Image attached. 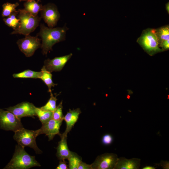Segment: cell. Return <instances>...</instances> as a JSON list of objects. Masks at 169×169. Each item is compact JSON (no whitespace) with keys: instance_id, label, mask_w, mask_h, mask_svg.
Listing matches in <instances>:
<instances>
[{"instance_id":"obj_1","label":"cell","mask_w":169,"mask_h":169,"mask_svg":"<svg viewBox=\"0 0 169 169\" xmlns=\"http://www.w3.org/2000/svg\"><path fill=\"white\" fill-rule=\"evenodd\" d=\"M40 27V31L37 36L40 37L42 53L46 55L49 51L52 50L54 44L65 40L66 32L69 28L66 25L63 27L49 28L43 23H41Z\"/></svg>"},{"instance_id":"obj_2","label":"cell","mask_w":169,"mask_h":169,"mask_svg":"<svg viewBox=\"0 0 169 169\" xmlns=\"http://www.w3.org/2000/svg\"><path fill=\"white\" fill-rule=\"evenodd\" d=\"M34 156L28 154L24 147L19 145H16L13 156L4 169H28L34 166H40Z\"/></svg>"},{"instance_id":"obj_3","label":"cell","mask_w":169,"mask_h":169,"mask_svg":"<svg viewBox=\"0 0 169 169\" xmlns=\"http://www.w3.org/2000/svg\"><path fill=\"white\" fill-rule=\"evenodd\" d=\"M17 17L19 19L20 25L17 29L13 30L11 34H19L25 36L34 31L39 25L41 18L38 15L33 16L24 9H19Z\"/></svg>"},{"instance_id":"obj_4","label":"cell","mask_w":169,"mask_h":169,"mask_svg":"<svg viewBox=\"0 0 169 169\" xmlns=\"http://www.w3.org/2000/svg\"><path fill=\"white\" fill-rule=\"evenodd\" d=\"M39 135L38 129L30 130L23 127L14 132L13 138L18 144L22 147L28 146L33 149L36 153L40 154L42 151L37 146L36 142V138Z\"/></svg>"},{"instance_id":"obj_5","label":"cell","mask_w":169,"mask_h":169,"mask_svg":"<svg viewBox=\"0 0 169 169\" xmlns=\"http://www.w3.org/2000/svg\"><path fill=\"white\" fill-rule=\"evenodd\" d=\"M137 42L150 54L162 51L159 47L155 29L148 28L144 30Z\"/></svg>"},{"instance_id":"obj_6","label":"cell","mask_w":169,"mask_h":169,"mask_svg":"<svg viewBox=\"0 0 169 169\" xmlns=\"http://www.w3.org/2000/svg\"><path fill=\"white\" fill-rule=\"evenodd\" d=\"M0 128L5 130L15 132L23 128V126L21 119L10 111L0 109Z\"/></svg>"},{"instance_id":"obj_7","label":"cell","mask_w":169,"mask_h":169,"mask_svg":"<svg viewBox=\"0 0 169 169\" xmlns=\"http://www.w3.org/2000/svg\"><path fill=\"white\" fill-rule=\"evenodd\" d=\"M41 41L37 36H32L29 34L18 39L17 44L21 51L28 57L33 55L35 51L41 47Z\"/></svg>"},{"instance_id":"obj_8","label":"cell","mask_w":169,"mask_h":169,"mask_svg":"<svg viewBox=\"0 0 169 169\" xmlns=\"http://www.w3.org/2000/svg\"><path fill=\"white\" fill-rule=\"evenodd\" d=\"M40 12L41 18L43 19L49 28H53L57 24L60 17L56 6L48 3L43 6Z\"/></svg>"},{"instance_id":"obj_9","label":"cell","mask_w":169,"mask_h":169,"mask_svg":"<svg viewBox=\"0 0 169 169\" xmlns=\"http://www.w3.org/2000/svg\"><path fill=\"white\" fill-rule=\"evenodd\" d=\"M118 158L115 153H104L98 156L91 164L92 169H114Z\"/></svg>"},{"instance_id":"obj_10","label":"cell","mask_w":169,"mask_h":169,"mask_svg":"<svg viewBox=\"0 0 169 169\" xmlns=\"http://www.w3.org/2000/svg\"><path fill=\"white\" fill-rule=\"evenodd\" d=\"M35 108L33 103L25 101L5 109L13 113L18 118L21 119L24 117H31L34 118V116H36Z\"/></svg>"},{"instance_id":"obj_11","label":"cell","mask_w":169,"mask_h":169,"mask_svg":"<svg viewBox=\"0 0 169 169\" xmlns=\"http://www.w3.org/2000/svg\"><path fill=\"white\" fill-rule=\"evenodd\" d=\"M72 56V54L70 53L64 56L56 57L51 59H47L44 60V66L46 69L50 73L60 71Z\"/></svg>"},{"instance_id":"obj_12","label":"cell","mask_w":169,"mask_h":169,"mask_svg":"<svg viewBox=\"0 0 169 169\" xmlns=\"http://www.w3.org/2000/svg\"><path fill=\"white\" fill-rule=\"evenodd\" d=\"M63 121L51 119L42 125L40 128L38 129L39 135L45 134L48 137L49 141L52 140L56 135L59 136L60 135L59 129Z\"/></svg>"},{"instance_id":"obj_13","label":"cell","mask_w":169,"mask_h":169,"mask_svg":"<svg viewBox=\"0 0 169 169\" xmlns=\"http://www.w3.org/2000/svg\"><path fill=\"white\" fill-rule=\"evenodd\" d=\"M141 159L134 158L127 159L123 157L118 158L114 169H139Z\"/></svg>"},{"instance_id":"obj_14","label":"cell","mask_w":169,"mask_h":169,"mask_svg":"<svg viewBox=\"0 0 169 169\" xmlns=\"http://www.w3.org/2000/svg\"><path fill=\"white\" fill-rule=\"evenodd\" d=\"M81 113V111L79 108L72 110L69 109L64 118V120L66 122V127L65 131L62 134L63 135L67 136L68 133L77 121Z\"/></svg>"},{"instance_id":"obj_15","label":"cell","mask_w":169,"mask_h":169,"mask_svg":"<svg viewBox=\"0 0 169 169\" xmlns=\"http://www.w3.org/2000/svg\"><path fill=\"white\" fill-rule=\"evenodd\" d=\"M59 136L61 138V140L58 142L56 148V156L59 160L68 159L71 151L69 150L67 145V136L61 133Z\"/></svg>"},{"instance_id":"obj_16","label":"cell","mask_w":169,"mask_h":169,"mask_svg":"<svg viewBox=\"0 0 169 169\" xmlns=\"http://www.w3.org/2000/svg\"><path fill=\"white\" fill-rule=\"evenodd\" d=\"M38 2L35 0L27 1L23 4V9L33 16H36L38 12L41 10L43 6L42 4H39Z\"/></svg>"},{"instance_id":"obj_17","label":"cell","mask_w":169,"mask_h":169,"mask_svg":"<svg viewBox=\"0 0 169 169\" xmlns=\"http://www.w3.org/2000/svg\"><path fill=\"white\" fill-rule=\"evenodd\" d=\"M18 12V10H17L12 13L7 18L3 19L5 24L8 27L13 28V30L18 29L20 25L19 19L17 17Z\"/></svg>"},{"instance_id":"obj_18","label":"cell","mask_w":169,"mask_h":169,"mask_svg":"<svg viewBox=\"0 0 169 169\" xmlns=\"http://www.w3.org/2000/svg\"><path fill=\"white\" fill-rule=\"evenodd\" d=\"M42 74L40 77L43 82L45 83L48 88V91L50 93L52 92L51 88L56 85L57 84L54 83L52 80V75L51 73L47 71L44 66L41 69Z\"/></svg>"},{"instance_id":"obj_19","label":"cell","mask_w":169,"mask_h":169,"mask_svg":"<svg viewBox=\"0 0 169 169\" xmlns=\"http://www.w3.org/2000/svg\"><path fill=\"white\" fill-rule=\"evenodd\" d=\"M42 72L35 71L30 69H27L18 73L13 74L14 78L40 79Z\"/></svg>"},{"instance_id":"obj_20","label":"cell","mask_w":169,"mask_h":169,"mask_svg":"<svg viewBox=\"0 0 169 169\" xmlns=\"http://www.w3.org/2000/svg\"><path fill=\"white\" fill-rule=\"evenodd\" d=\"M35 113L42 125L44 124L52 119L53 112L44 110L40 108L36 107Z\"/></svg>"},{"instance_id":"obj_21","label":"cell","mask_w":169,"mask_h":169,"mask_svg":"<svg viewBox=\"0 0 169 169\" xmlns=\"http://www.w3.org/2000/svg\"><path fill=\"white\" fill-rule=\"evenodd\" d=\"M159 45L163 41L169 40V27L164 26L156 29Z\"/></svg>"},{"instance_id":"obj_22","label":"cell","mask_w":169,"mask_h":169,"mask_svg":"<svg viewBox=\"0 0 169 169\" xmlns=\"http://www.w3.org/2000/svg\"><path fill=\"white\" fill-rule=\"evenodd\" d=\"M67 160L69 161L68 168L69 169H78L80 162L82 161V158L80 156L71 151Z\"/></svg>"},{"instance_id":"obj_23","label":"cell","mask_w":169,"mask_h":169,"mask_svg":"<svg viewBox=\"0 0 169 169\" xmlns=\"http://www.w3.org/2000/svg\"><path fill=\"white\" fill-rule=\"evenodd\" d=\"M19 5V4L17 2L14 3H4L3 5L2 17H8L13 12H16V8Z\"/></svg>"},{"instance_id":"obj_24","label":"cell","mask_w":169,"mask_h":169,"mask_svg":"<svg viewBox=\"0 0 169 169\" xmlns=\"http://www.w3.org/2000/svg\"><path fill=\"white\" fill-rule=\"evenodd\" d=\"M50 93L49 99L46 104L40 108L45 111L53 112L56 108V102L57 100L56 96H54L52 92Z\"/></svg>"},{"instance_id":"obj_25","label":"cell","mask_w":169,"mask_h":169,"mask_svg":"<svg viewBox=\"0 0 169 169\" xmlns=\"http://www.w3.org/2000/svg\"><path fill=\"white\" fill-rule=\"evenodd\" d=\"M63 102L62 101L53 112L52 119L56 120H64V116L63 114Z\"/></svg>"},{"instance_id":"obj_26","label":"cell","mask_w":169,"mask_h":169,"mask_svg":"<svg viewBox=\"0 0 169 169\" xmlns=\"http://www.w3.org/2000/svg\"><path fill=\"white\" fill-rule=\"evenodd\" d=\"M113 141V138L112 136L109 134H106L103 136L102 139V143L106 145L110 144Z\"/></svg>"},{"instance_id":"obj_27","label":"cell","mask_w":169,"mask_h":169,"mask_svg":"<svg viewBox=\"0 0 169 169\" xmlns=\"http://www.w3.org/2000/svg\"><path fill=\"white\" fill-rule=\"evenodd\" d=\"M56 169H69L68 165L65 160H60L59 164L56 168Z\"/></svg>"},{"instance_id":"obj_28","label":"cell","mask_w":169,"mask_h":169,"mask_svg":"<svg viewBox=\"0 0 169 169\" xmlns=\"http://www.w3.org/2000/svg\"><path fill=\"white\" fill-rule=\"evenodd\" d=\"M78 169H92L91 164H88L81 161L79 163Z\"/></svg>"},{"instance_id":"obj_29","label":"cell","mask_w":169,"mask_h":169,"mask_svg":"<svg viewBox=\"0 0 169 169\" xmlns=\"http://www.w3.org/2000/svg\"><path fill=\"white\" fill-rule=\"evenodd\" d=\"M169 40H165L162 42L159 45L162 47L163 49H168L169 48Z\"/></svg>"},{"instance_id":"obj_30","label":"cell","mask_w":169,"mask_h":169,"mask_svg":"<svg viewBox=\"0 0 169 169\" xmlns=\"http://www.w3.org/2000/svg\"><path fill=\"white\" fill-rule=\"evenodd\" d=\"M169 162L167 161H161L159 165L164 169H169Z\"/></svg>"},{"instance_id":"obj_31","label":"cell","mask_w":169,"mask_h":169,"mask_svg":"<svg viewBox=\"0 0 169 169\" xmlns=\"http://www.w3.org/2000/svg\"><path fill=\"white\" fill-rule=\"evenodd\" d=\"M156 167H155L154 166H146L144 167H142V169H155Z\"/></svg>"},{"instance_id":"obj_32","label":"cell","mask_w":169,"mask_h":169,"mask_svg":"<svg viewBox=\"0 0 169 169\" xmlns=\"http://www.w3.org/2000/svg\"><path fill=\"white\" fill-rule=\"evenodd\" d=\"M166 8L167 11V12L168 13H169V2H168L166 4Z\"/></svg>"},{"instance_id":"obj_33","label":"cell","mask_w":169,"mask_h":169,"mask_svg":"<svg viewBox=\"0 0 169 169\" xmlns=\"http://www.w3.org/2000/svg\"><path fill=\"white\" fill-rule=\"evenodd\" d=\"M33 0H37V1L39 2L40 1V0H19V2L24 1H32Z\"/></svg>"}]
</instances>
